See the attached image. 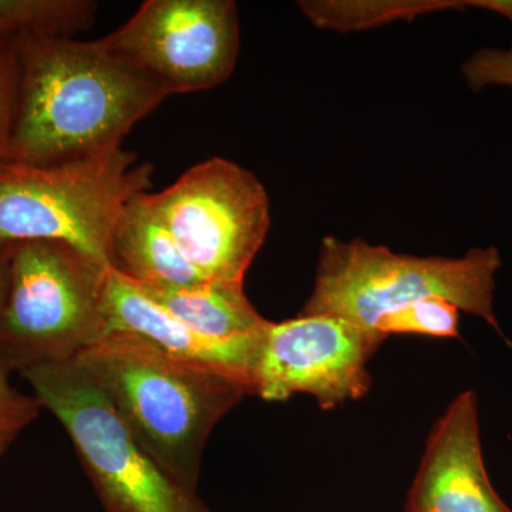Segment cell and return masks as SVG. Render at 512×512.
Returning a JSON list of instances; mask_svg holds the SVG:
<instances>
[{"instance_id": "obj_1", "label": "cell", "mask_w": 512, "mask_h": 512, "mask_svg": "<svg viewBox=\"0 0 512 512\" xmlns=\"http://www.w3.org/2000/svg\"><path fill=\"white\" fill-rule=\"evenodd\" d=\"M15 113L2 160L50 165L123 147L168 96L101 39L18 40Z\"/></svg>"}, {"instance_id": "obj_2", "label": "cell", "mask_w": 512, "mask_h": 512, "mask_svg": "<svg viewBox=\"0 0 512 512\" xmlns=\"http://www.w3.org/2000/svg\"><path fill=\"white\" fill-rule=\"evenodd\" d=\"M74 360L148 456L194 493L211 431L252 394L237 377L170 355L131 333H110Z\"/></svg>"}, {"instance_id": "obj_3", "label": "cell", "mask_w": 512, "mask_h": 512, "mask_svg": "<svg viewBox=\"0 0 512 512\" xmlns=\"http://www.w3.org/2000/svg\"><path fill=\"white\" fill-rule=\"evenodd\" d=\"M495 247L471 248L460 258L394 254L362 239L323 238L315 285L299 315L336 316L382 340L383 316L429 298H443L461 312L483 319L504 336L494 309Z\"/></svg>"}, {"instance_id": "obj_4", "label": "cell", "mask_w": 512, "mask_h": 512, "mask_svg": "<svg viewBox=\"0 0 512 512\" xmlns=\"http://www.w3.org/2000/svg\"><path fill=\"white\" fill-rule=\"evenodd\" d=\"M151 175L123 147L50 165L0 161V245L59 242L113 269L114 229Z\"/></svg>"}, {"instance_id": "obj_5", "label": "cell", "mask_w": 512, "mask_h": 512, "mask_svg": "<svg viewBox=\"0 0 512 512\" xmlns=\"http://www.w3.org/2000/svg\"><path fill=\"white\" fill-rule=\"evenodd\" d=\"M109 271L59 242L9 245L0 305V362L6 372L69 362L106 338Z\"/></svg>"}, {"instance_id": "obj_6", "label": "cell", "mask_w": 512, "mask_h": 512, "mask_svg": "<svg viewBox=\"0 0 512 512\" xmlns=\"http://www.w3.org/2000/svg\"><path fill=\"white\" fill-rule=\"evenodd\" d=\"M20 375L69 434L107 512H210L148 456L76 360L42 363Z\"/></svg>"}, {"instance_id": "obj_7", "label": "cell", "mask_w": 512, "mask_h": 512, "mask_svg": "<svg viewBox=\"0 0 512 512\" xmlns=\"http://www.w3.org/2000/svg\"><path fill=\"white\" fill-rule=\"evenodd\" d=\"M147 201L205 281L244 284L271 227L264 185L247 168L212 157Z\"/></svg>"}, {"instance_id": "obj_8", "label": "cell", "mask_w": 512, "mask_h": 512, "mask_svg": "<svg viewBox=\"0 0 512 512\" xmlns=\"http://www.w3.org/2000/svg\"><path fill=\"white\" fill-rule=\"evenodd\" d=\"M110 53L168 96L227 82L239 55V15L232 0H148L101 39Z\"/></svg>"}, {"instance_id": "obj_9", "label": "cell", "mask_w": 512, "mask_h": 512, "mask_svg": "<svg viewBox=\"0 0 512 512\" xmlns=\"http://www.w3.org/2000/svg\"><path fill=\"white\" fill-rule=\"evenodd\" d=\"M359 326L336 316L299 315L269 322L252 367V394L284 402L311 394L323 410L366 396L367 363L382 345Z\"/></svg>"}, {"instance_id": "obj_10", "label": "cell", "mask_w": 512, "mask_h": 512, "mask_svg": "<svg viewBox=\"0 0 512 512\" xmlns=\"http://www.w3.org/2000/svg\"><path fill=\"white\" fill-rule=\"evenodd\" d=\"M406 512H512L485 468L473 390L458 394L431 430Z\"/></svg>"}, {"instance_id": "obj_11", "label": "cell", "mask_w": 512, "mask_h": 512, "mask_svg": "<svg viewBox=\"0 0 512 512\" xmlns=\"http://www.w3.org/2000/svg\"><path fill=\"white\" fill-rule=\"evenodd\" d=\"M107 333H131L170 355L214 367L247 383L256 353L204 338L154 302L136 282L110 269L104 293Z\"/></svg>"}, {"instance_id": "obj_12", "label": "cell", "mask_w": 512, "mask_h": 512, "mask_svg": "<svg viewBox=\"0 0 512 512\" xmlns=\"http://www.w3.org/2000/svg\"><path fill=\"white\" fill-rule=\"evenodd\" d=\"M113 269L143 288H178L205 281L147 201L136 195L121 212L111 239Z\"/></svg>"}, {"instance_id": "obj_13", "label": "cell", "mask_w": 512, "mask_h": 512, "mask_svg": "<svg viewBox=\"0 0 512 512\" xmlns=\"http://www.w3.org/2000/svg\"><path fill=\"white\" fill-rule=\"evenodd\" d=\"M140 288L198 335L258 353L269 322L249 302L244 284L202 281L178 288Z\"/></svg>"}, {"instance_id": "obj_14", "label": "cell", "mask_w": 512, "mask_h": 512, "mask_svg": "<svg viewBox=\"0 0 512 512\" xmlns=\"http://www.w3.org/2000/svg\"><path fill=\"white\" fill-rule=\"evenodd\" d=\"M96 9L89 0H0V43L36 37L73 39L89 28Z\"/></svg>"}, {"instance_id": "obj_15", "label": "cell", "mask_w": 512, "mask_h": 512, "mask_svg": "<svg viewBox=\"0 0 512 512\" xmlns=\"http://www.w3.org/2000/svg\"><path fill=\"white\" fill-rule=\"evenodd\" d=\"M298 5L316 28L338 32L372 29L394 20H410L437 10L467 8L466 2L460 0H309Z\"/></svg>"}, {"instance_id": "obj_16", "label": "cell", "mask_w": 512, "mask_h": 512, "mask_svg": "<svg viewBox=\"0 0 512 512\" xmlns=\"http://www.w3.org/2000/svg\"><path fill=\"white\" fill-rule=\"evenodd\" d=\"M460 309L443 298H429L404 306L377 322L384 340L397 333H414L439 339L460 338Z\"/></svg>"}, {"instance_id": "obj_17", "label": "cell", "mask_w": 512, "mask_h": 512, "mask_svg": "<svg viewBox=\"0 0 512 512\" xmlns=\"http://www.w3.org/2000/svg\"><path fill=\"white\" fill-rule=\"evenodd\" d=\"M8 258L9 245H0V305L8 282ZM42 409L35 396L19 392L9 383L8 372L0 362V457L37 419Z\"/></svg>"}, {"instance_id": "obj_18", "label": "cell", "mask_w": 512, "mask_h": 512, "mask_svg": "<svg viewBox=\"0 0 512 512\" xmlns=\"http://www.w3.org/2000/svg\"><path fill=\"white\" fill-rule=\"evenodd\" d=\"M467 86L474 92L485 87L512 89V49H480L461 66Z\"/></svg>"}, {"instance_id": "obj_19", "label": "cell", "mask_w": 512, "mask_h": 512, "mask_svg": "<svg viewBox=\"0 0 512 512\" xmlns=\"http://www.w3.org/2000/svg\"><path fill=\"white\" fill-rule=\"evenodd\" d=\"M19 82L18 40L0 43V160L8 141L10 124L15 113Z\"/></svg>"}, {"instance_id": "obj_20", "label": "cell", "mask_w": 512, "mask_h": 512, "mask_svg": "<svg viewBox=\"0 0 512 512\" xmlns=\"http://www.w3.org/2000/svg\"><path fill=\"white\" fill-rule=\"evenodd\" d=\"M467 8H478L497 13L512 25V0H467Z\"/></svg>"}]
</instances>
